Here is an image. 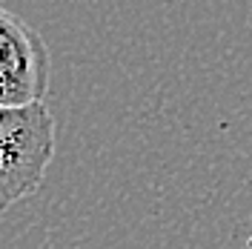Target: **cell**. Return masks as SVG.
Listing matches in <instances>:
<instances>
[{"label":"cell","instance_id":"cell-2","mask_svg":"<svg viewBox=\"0 0 252 249\" xmlns=\"http://www.w3.org/2000/svg\"><path fill=\"white\" fill-rule=\"evenodd\" d=\"M49 49L37 29L0 6V106H26L49 92Z\"/></svg>","mask_w":252,"mask_h":249},{"label":"cell","instance_id":"cell-1","mask_svg":"<svg viewBox=\"0 0 252 249\" xmlns=\"http://www.w3.org/2000/svg\"><path fill=\"white\" fill-rule=\"evenodd\" d=\"M55 118L43 100L0 106V212L43 184L55 157Z\"/></svg>","mask_w":252,"mask_h":249}]
</instances>
